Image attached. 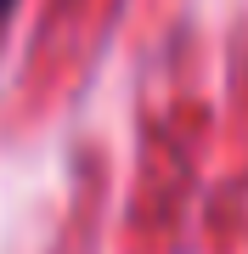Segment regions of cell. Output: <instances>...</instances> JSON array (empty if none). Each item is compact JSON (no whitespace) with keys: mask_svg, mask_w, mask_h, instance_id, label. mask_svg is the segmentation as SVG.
<instances>
[{"mask_svg":"<svg viewBox=\"0 0 248 254\" xmlns=\"http://www.w3.org/2000/svg\"><path fill=\"white\" fill-rule=\"evenodd\" d=\"M11 6H17V0H0V28H6V17H11Z\"/></svg>","mask_w":248,"mask_h":254,"instance_id":"cell-1","label":"cell"}]
</instances>
